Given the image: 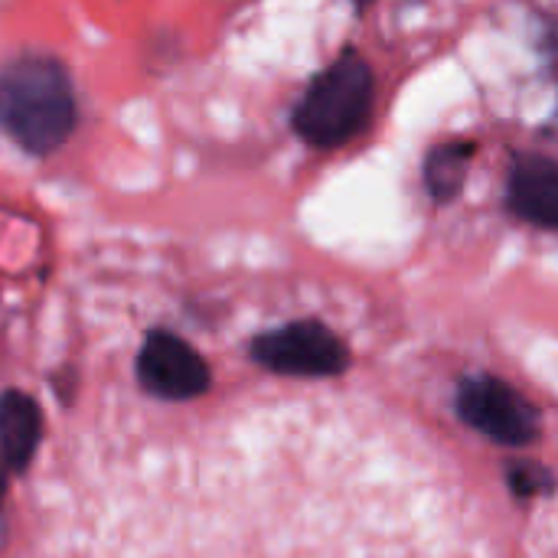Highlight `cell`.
<instances>
[{
    "label": "cell",
    "instance_id": "9",
    "mask_svg": "<svg viewBox=\"0 0 558 558\" xmlns=\"http://www.w3.org/2000/svg\"><path fill=\"white\" fill-rule=\"evenodd\" d=\"M546 52H549V59H553V69H556L558 75V23L556 26H549V33H546Z\"/></svg>",
    "mask_w": 558,
    "mask_h": 558
},
{
    "label": "cell",
    "instance_id": "4",
    "mask_svg": "<svg viewBox=\"0 0 558 558\" xmlns=\"http://www.w3.org/2000/svg\"><path fill=\"white\" fill-rule=\"evenodd\" d=\"M458 412L471 428H477L481 435L507 448H526L539 435L536 409L517 389L490 376H481L461 386Z\"/></svg>",
    "mask_w": 558,
    "mask_h": 558
},
{
    "label": "cell",
    "instance_id": "7",
    "mask_svg": "<svg viewBox=\"0 0 558 558\" xmlns=\"http://www.w3.org/2000/svg\"><path fill=\"white\" fill-rule=\"evenodd\" d=\"M474 154H477V144L471 137H451V141L428 147V154L422 160V180H425V193L438 206L461 196L471 163H474Z\"/></svg>",
    "mask_w": 558,
    "mask_h": 558
},
{
    "label": "cell",
    "instance_id": "2",
    "mask_svg": "<svg viewBox=\"0 0 558 558\" xmlns=\"http://www.w3.org/2000/svg\"><path fill=\"white\" fill-rule=\"evenodd\" d=\"M376 101L373 65L356 52L343 49L324 65L304 88L291 128L314 150H337L363 134Z\"/></svg>",
    "mask_w": 558,
    "mask_h": 558
},
{
    "label": "cell",
    "instance_id": "3",
    "mask_svg": "<svg viewBox=\"0 0 558 558\" xmlns=\"http://www.w3.org/2000/svg\"><path fill=\"white\" fill-rule=\"evenodd\" d=\"M252 356L284 376H337L350 363L340 337L317 320H301L262 333L252 347Z\"/></svg>",
    "mask_w": 558,
    "mask_h": 558
},
{
    "label": "cell",
    "instance_id": "1",
    "mask_svg": "<svg viewBox=\"0 0 558 558\" xmlns=\"http://www.w3.org/2000/svg\"><path fill=\"white\" fill-rule=\"evenodd\" d=\"M78 124L69 69L46 52H23L0 65V131L26 154L59 150Z\"/></svg>",
    "mask_w": 558,
    "mask_h": 558
},
{
    "label": "cell",
    "instance_id": "6",
    "mask_svg": "<svg viewBox=\"0 0 558 558\" xmlns=\"http://www.w3.org/2000/svg\"><path fill=\"white\" fill-rule=\"evenodd\" d=\"M507 206L523 222L558 232V160L520 150L507 173Z\"/></svg>",
    "mask_w": 558,
    "mask_h": 558
},
{
    "label": "cell",
    "instance_id": "11",
    "mask_svg": "<svg viewBox=\"0 0 558 558\" xmlns=\"http://www.w3.org/2000/svg\"><path fill=\"white\" fill-rule=\"evenodd\" d=\"M0 494H3V484H0Z\"/></svg>",
    "mask_w": 558,
    "mask_h": 558
},
{
    "label": "cell",
    "instance_id": "5",
    "mask_svg": "<svg viewBox=\"0 0 558 558\" xmlns=\"http://www.w3.org/2000/svg\"><path fill=\"white\" fill-rule=\"evenodd\" d=\"M141 383L160 399H196L209 386V369L203 356L173 333H150L137 356Z\"/></svg>",
    "mask_w": 558,
    "mask_h": 558
},
{
    "label": "cell",
    "instance_id": "8",
    "mask_svg": "<svg viewBox=\"0 0 558 558\" xmlns=\"http://www.w3.org/2000/svg\"><path fill=\"white\" fill-rule=\"evenodd\" d=\"M43 415L36 402L23 392L0 396V451L10 471H23L39 445Z\"/></svg>",
    "mask_w": 558,
    "mask_h": 558
},
{
    "label": "cell",
    "instance_id": "10",
    "mask_svg": "<svg viewBox=\"0 0 558 558\" xmlns=\"http://www.w3.org/2000/svg\"><path fill=\"white\" fill-rule=\"evenodd\" d=\"M350 3H353V7H356L360 13H363V10H369V7H373L376 0H350Z\"/></svg>",
    "mask_w": 558,
    "mask_h": 558
}]
</instances>
